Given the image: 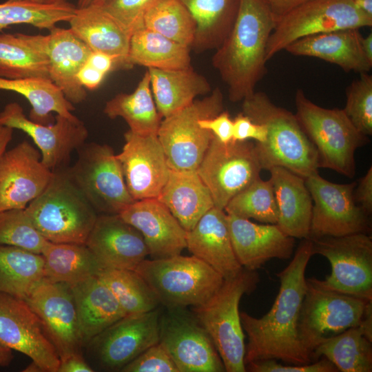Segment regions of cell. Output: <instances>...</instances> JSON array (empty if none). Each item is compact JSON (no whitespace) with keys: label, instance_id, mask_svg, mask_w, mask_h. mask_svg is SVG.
Wrapping results in <instances>:
<instances>
[{"label":"cell","instance_id":"1","mask_svg":"<svg viewBox=\"0 0 372 372\" xmlns=\"http://www.w3.org/2000/svg\"><path fill=\"white\" fill-rule=\"evenodd\" d=\"M312 256L311 240L303 239L289 264L276 274L280 285L269 312L260 318L240 312L241 324L248 337L245 365L269 359L294 364L313 362L298 335V321L307 289L305 271Z\"/></svg>","mask_w":372,"mask_h":372},{"label":"cell","instance_id":"2","mask_svg":"<svg viewBox=\"0 0 372 372\" xmlns=\"http://www.w3.org/2000/svg\"><path fill=\"white\" fill-rule=\"evenodd\" d=\"M275 25L265 0H239L234 25L211 59L231 102L251 96L265 76L266 48Z\"/></svg>","mask_w":372,"mask_h":372},{"label":"cell","instance_id":"3","mask_svg":"<svg viewBox=\"0 0 372 372\" xmlns=\"http://www.w3.org/2000/svg\"><path fill=\"white\" fill-rule=\"evenodd\" d=\"M242 112L267 127L265 142L255 143L262 169L282 167L304 178L318 172L317 150L295 114L274 104L263 92L244 99Z\"/></svg>","mask_w":372,"mask_h":372},{"label":"cell","instance_id":"4","mask_svg":"<svg viewBox=\"0 0 372 372\" xmlns=\"http://www.w3.org/2000/svg\"><path fill=\"white\" fill-rule=\"evenodd\" d=\"M24 209L36 229L53 243L85 244L99 216L68 167L52 172L46 187Z\"/></svg>","mask_w":372,"mask_h":372},{"label":"cell","instance_id":"5","mask_svg":"<svg viewBox=\"0 0 372 372\" xmlns=\"http://www.w3.org/2000/svg\"><path fill=\"white\" fill-rule=\"evenodd\" d=\"M256 271L242 269L235 277L224 280L220 289L205 302L192 307L193 314L205 329L227 372L246 371L245 334L239 303L259 282Z\"/></svg>","mask_w":372,"mask_h":372},{"label":"cell","instance_id":"6","mask_svg":"<svg viewBox=\"0 0 372 372\" xmlns=\"http://www.w3.org/2000/svg\"><path fill=\"white\" fill-rule=\"evenodd\" d=\"M295 103V115L317 150L319 167L353 178L355 152L367 143V136L354 127L343 109L319 106L302 90L296 91Z\"/></svg>","mask_w":372,"mask_h":372},{"label":"cell","instance_id":"7","mask_svg":"<svg viewBox=\"0 0 372 372\" xmlns=\"http://www.w3.org/2000/svg\"><path fill=\"white\" fill-rule=\"evenodd\" d=\"M134 271L166 309L200 305L208 300L224 281L220 274L193 255L145 259Z\"/></svg>","mask_w":372,"mask_h":372},{"label":"cell","instance_id":"8","mask_svg":"<svg viewBox=\"0 0 372 372\" xmlns=\"http://www.w3.org/2000/svg\"><path fill=\"white\" fill-rule=\"evenodd\" d=\"M371 313L372 300L329 289L316 278H308L298 321L300 342L311 357L322 339L360 325Z\"/></svg>","mask_w":372,"mask_h":372},{"label":"cell","instance_id":"9","mask_svg":"<svg viewBox=\"0 0 372 372\" xmlns=\"http://www.w3.org/2000/svg\"><path fill=\"white\" fill-rule=\"evenodd\" d=\"M222 111L223 94L216 87L203 99L163 118L157 136L170 169L196 170L214 137L198 121Z\"/></svg>","mask_w":372,"mask_h":372},{"label":"cell","instance_id":"10","mask_svg":"<svg viewBox=\"0 0 372 372\" xmlns=\"http://www.w3.org/2000/svg\"><path fill=\"white\" fill-rule=\"evenodd\" d=\"M371 25L372 18L361 12L352 0H309L276 21L268 40L266 60L308 36Z\"/></svg>","mask_w":372,"mask_h":372},{"label":"cell","instance_id":"11","mask_svg":"<svg viewBox=\"0 0 372 372\" xmlns=\"http://www.w3.org/2000/svg\"><path fill=\"white\" fill-rule=\"evenodd\" d=\"M77 152V159L68 171L98 214H119L134 201L110 146L85 143Z\"/></svg>","mask_w":372,"mask_h":372},{"label":"cell","instance_id":"12","mask_svg":"<svg viewBox=\"0 0 372 372\" xmlns=\"http://www.w3.org/2000/svg\"><path fill=\"white\" fill-rule=\"evenodd\" d=\"M261 170L254 143H224L214 137L196 171L209 189L214 207L224 210L234 196L260 177Z\"/></svg>","mask_w":372,"mask_h":372},{"label":"cell","instance_id":"13","mask_svg":"<svg viewBox=\"0 0 372 372\" xmlns=\"http://www.w3.org/2000/svg\"><path fill=\"white\" fill-rule=\"evenodd\" d=\"M312 254L325 257L331 273L320 283L345 294L372 300V238L369 234L309 238Z\"/></svg>","mask_w":372,"mask_h":372},{"label":"cell","instance_id":"14","mask_svg":"<svg viewBox=\"0 0 372 372\" xmlns=\"http://www.w3.org/2000/svg\"><path fill=\"white\" fill-rule=\"evenodd\" d=\"M158 308L128 314L92 338L87 348L93 366L107 371H121L147 349L159 342Z\"/></svg>","mask_w":372,"mask_h":372},{"label":"cell","instance_id":"15","mask_svg":"<svg viewBox=\"0 0 372 372\" xmlns=\"http://www.w3.org/2000/svg\"><path fill=\"white\" fill-rule=\"evenodd\" d=\"M186 308L167 309L159 318V343L179 372H223L225 369L210 336Z\"/></svg>","mask_w":372,"mask_h":372},{"label":"cell","instance_id":"16","mask_svg":"<svg viewBox=\"0 0 372 372\" xmlns=\"http://www.w3.org/2000/svg\"><path fill=\"white\" fill-rule=\"evenodd\" d=\"M304 179L313 202L309 238L369 233V216L354 198L355 183H333L318 172Z\"/></svg>","mask_w":372,"mask_h":372},{"label":"cell","instance_id":"17","mask_svg":"<svg viewBox=\"0 0 372 372\" xmlns=\"http://www.w3.org/2000/svg\"><path fill=\"white\" fill-rule=\"evenodd\" d=\"M0 125L21 130L30 136L42 163L52 172L68 167L72 153L85 143L88 136L85 124L77 117L56 114L54 123L41 124L27 118L16 102L7 104L0 112Z\"/></svg>","mask_w":372,"mask_h":372},{"label":"cell","instance_id":"18","mask_svg":"<svg viewBox=\"0 0 372 372\" xmlns=\"http://www.w3.org/2000/svg\"><path fill=\"white\" fill-rule=\"evenodd\" d=\"M0 346L29 357L42 372H57L60 358L25 300L0 292Z\"/></svg>","mask_w":372,"mask_h":372},{"label":"cell","instance_id":"19","mask_svg":"<svg viewBox=\"0 0 372 372\" xmlns=\"http://www.w3.org/2000/svg\"><path fill=\"white\" fill-rule=\"evenodd\" d=\"M25 300L40 319L59 358L81 353L84 342L69 285L45 280Z\"/></svg>","mask_w":372,"mask_h":372},{"label":"cell","instance_id":"20","mask_svg":"<svg viewBox=\"0 0 372 372\" xmlns=\"http://www.w3.org/2000/svg\"><path fill=\"white\" fill-rule=\"evenodd\" d=\"M122 151L116 154L128 192L134 200L157 198L169 172L157 135H141L130 130Z\"/></svg>","mask_w":372,"mask_h":372},{"label":"cell","instance_id":"21","mask_svg":"<svg viewBox=\"0 0 372 372\" xmlns=\"http://www.w3.org/2000/svg\"><path fill=\"white\" fill-rule=\"evenodd\" d=\"M52 172L25 140L0 158V211L25 209L46 187Z\"/></svg>","mask_w":372,"mask_h":372},{"label":"cell","instance_id":"22","mask_svg":"<svg viewBox=\"0 0 372 372\" xmlns=\"http://www.w3.org/2000/svg\"><path fill=\"white\" fill-rule=\"evenodd\" d=\"M29 40L46 58L50 79L72 104L87 97L77 74L92 52L68 28L54 27L47 35H29Z\"/></svg>","mask_w":372,"mask_h":372},{"label":"cell","instance_id":"23","mask_svg":"<svg viewBox=\"0 0 372 372\" xmlns=\"http://www.w3.org/2000/svg\"><path fill=\"white\" fill-rule=\"evenodd\" d=\"M85 245L102 267L134 270L149 256L141 232L119 214H100Z\"/></svg>","mask_w":372,"mask_h":372},{"label":"cell","instance_id":"24","mask_svg":"<svg viewBox=\"0 0 372 372\" xmlns=\"http://www.w3.org/2000/svg\"><path fill=\"white\" fill-rule=\"evenodd\" d=\"M119 215L141 232L151 259L178 255L186 248L187 231L157 198L134 200Z\"/></svg>","mask_w":372,"mask_h":372},{"label":"cell","instance_id":"25","mask_svg":"<svg viewBox=\"0 0 372 372\" xmlns=\"http://www.w3.org/2000/svg\"><path fill=\"white\" fill-rule=\"evenodd\" d=\"M227 216L233 249L244 269L256 271L271 259L292 256L295 239L277 224L260 225L234 215Z\"/></svg>","mask_w":372,"mask_h":372},{"label":"cell","instance_id":"26","mask_svg":"<svg viewBox=\"0 0 372 372\" xmlns=\"http://www.w3.org/2000/svg\"><path fill=\"white\" fill-rule=\"evenodd\" d=\"M186 244L193 256L212 267L224 280L235 277L243 269L234 251L223 209L214 207L207 211L187 231Z\"/></svg>","mask_w":372,"mask_h":372},{"label":"cell","instance_id":"27","mask_svg":"<svg viewBox=\"0 0 372 372\" xmlns=\"http://www.w3.org/2000/svg\"><path fill=\"white\" fill-rule=\"evenodd\" d=\"M362 37L360 29L338 30L300 39L285 50L294 56L322 59L347 72H368L372 64L362 50Z\"/></svg>","mask_w":372,"mask_h":372},{"label":"cell","instance_id":"28","mask_svg":"<svg viewBox=\"0 0 372 372\" xmlns=\"http://www.w3.org/2000/svg\"><path fill=\"white\" fill-rule=\"evenodd\" d=\"M70 29L92 51L112 56L116 68H127L131 34L99 6L76 7Z\"/></svg>","mask_w":372,"mask_h":372},{"label":"cell","instance_id":"29","mask_svg":"<svg viewBox=\"0 0 372 372\" xmlns=\"http://www.w3.org/2000/svg\"><path fill=\"white\" fill-rule=\"evenodd\" d=\"M268 171L278 210L276 224L289 236L309 238L313 202L305 179L282 167Z\"/></svg>","mask_w":372,"mask_h":372},{"label":"cell","instance_id":"30","mask_svg":"<svg viewBox=\"0 0 372 372\" xmlns=\"http://www.w3.org/2000/svg\"><path fill=\"white\" fill-rule=\"evenodd\" d=\"M157 198L187 231L214 207L209 189L196 170L169 169L167 179Z\"/></svg>","mask_w":372,"mask_h":372},{"label":"cell","instance_id":"31","mask_svg":"<svg viewBox=\"0 0 372 372\" xmlns=\"http://www.w3.org/2000/svg\"><path fill=\"white\" fill-rule=\"evenodd\" d=\"M313 361L324 358L338 371H372V313L358 326L322 339L313 349Z\"/></svg>","mask_w":372,"mask_h":372},{"label":"cell","instance_id":"32","mask_svg":"<svg viewBox=\"0 0 372 372\" xmlns=\"http://www.w3.org/2000/svg\"><path fill=\"white\" fill-rule=\"evenodd\" d=\"M157 110L164 118L211 92L208 80L191 66L177 70L147 68Z\"/></svg>","mask_w":372,"mask_h":372},{"label":"cell","instance_id":"33","mask_svg":"<svg viewBox=\"0 0 372 372\" xmlns=\"http://www.w3.org/2000/svg\"><path fill=\"white\" fill-rule=\"evenodd\" d=\"M85 345L126 314L108 289L94 276L70 287Z\"/></svg>","mask_w":372,"mask_h":372},{"label":"cell","instance_id":"34","mask_svg":"<svg viewBox=\"0 0 372 372\" xmlns=\"http://www.w3.org/2000/svg\"><path fill=\"white\" fill-rule=\"evenodd\" d=\"M190 48L145 27L130 37L127 68L138 65L147 68L177 70L191 66Z\"/></svg>","mask_w":372,"mask_h":372},{"label":"cell","instance_id":"35","mask_svg":"<svg viewBox=\"0 0 372 372\" xmlns=\"http://www.w3.org/2000/svg\"><path fill=\"white\" fill-rule=\"evenodd\" d=\"M193 16L196 32L191 49L196 53L216 50L235 21L239 0H180Z\"/></svg>","mask_w":372,"mask_h":372},{"label":"cell","instance_id":"36","mask_svg":"<svg viewBox=\"0 0 372 372\" xmlns=\"http://www.w3.org/2000/svg\"><path fill=\"white\" fill-rule=\"evenodd\" d=\"M45 280L70 287L97 276L102 267L85 244L53 243L44 247Z\"/></svg>","mask_w":372,"mask_h":372},{"label":"cell","instance_id":"37","mask_svg":"<svg viewBox=\"0 0 372 372\" xmlns=\"http://www.w3.org/2000/svg\"><path fill=\"white\" fill-rule=\"evenodd\" d=\"M103 112L111 119L122 118L136 134L157 135L163 118L154 100L148 70L133 92L114 96L106 102Z\"/></svg>","mask_w":372,"mask_h":372},{"label":"cell","instance_id":"38","mask_svg":"<svg viewBox=\"0 0 372 372\" xmlns=\"http://www.w3.org/2000/svg\"><path fill=\"white\" fill-rule=\"evenodd\" d=\"M45 277L41 254L0 245V292L25 300Z\"/></svg>","mask_w":372,"mask_h":372},{"label":"cell","instance_id":"39","mask_svg":"<svg viewBox=\"0 0 372 372\" xmlns=\"http://www.w3.org/2000/svg\"><path fill=\"white\" fill-rule=\"evenodd\" d=\"M0 90L14 92L25 97L32 107L29 118L34 122L47 125L52 112L69 118L76 117L72 113L73 104L50 79L0 77Z\"/></svg>","mask_w":372,"mask_h":372},{"label":"cell","instance_id":"40","mask_svg":"<svg viewBox=\"0 0 372 372\" xmlns=\"http://www.w3.org/2000/svg\"><path fill=\"white\" fill-rule=\"evenodd\" d=\"M0 77L50 79L46 58L28 34H0Z\"/></svg>","mask_w":372,"mask_h":372},{"label":"cell","instance_id":"41","mask_svg":"<svg viewBox=\"0 0 372 372\" xmlns=\"http://www.w3.org/2000/svg\"><path fill=\"white\" fill-rule=\"evenodd\" d=\"M97 276L126 315L148 312L161 305L154 291L134 270L104 268Z\"/></svg>","mask_w":372,"mask_h":372},{"label":"cell","instance_id":"42","mask_svg":"<svg viewBox=\"0 0 372 372\" xmlns=\"http://www.w3.org/2000/svg\"><path fill=\"white\" fill-rule=\"evenodd\" d=\"M143 27L190 49L194 43L196 21L180 0H159L145 13Z\"/></svg>","mask_w":372,"mask_h":372},{"label":"cell","instance_id":"43","mask_svg":"<svg viewBox=\"0 0 372 372\" xmlns=\"http://www.w3.org/2000/svg\"><path fill=\"white\" fill-rule=\"evenodd\" d=\"M76 7L69 2L42 5L25 1L0 3V31L11 25L28 24L51 30L61 21H69Z\"/></svg>","mask_w":372,"mask_h":372},{"label":"cell","instance_id":"44","mask_svg":"<svg viewBox=\"0 0 372 372\" xmlns=\"http://www.w3.org/2000/svg\"><path fill=\"white\" fill-rule=\"evenodd\" d=\"M224 211L242 218L276 224L278 210L271 180H264L259 177L234 196Z\"/></svg>","mask_w":372,"mask_h":372},{"label":"cell","instance_id":"45","mask_svg":"<svg viewBox=\"0 0 372 372\" xmlns=\"http://www.w3.org/2000/svg\"><path fill=\"white\" fill-rule=\"evenodd\" d=\"M48 241L36 229L24 209L0 211V245L41 254Z\"/></svg>","mask_w":372,"mask_h":372},{"label":"cell","instance_id":"46","mask_svg":"<svg viewBox=\"0 0 372 372\" xmlns=\"http://www.w3.org/2000/svg\"><path fill=\"white\" fill-rule=\"evenodd\" d=\"M360 74L347 89L343 110L354 127L368 136L372 134V76Z\"/></svg>","mask_w":372,"mask_h":372},{"label":"cell","instance_id":"47","mask_svg":"<svg viewBox=\"0 0 372 372\" xmlns=\"http://www.w3.org/2000/svg\"><path fill=\"white\" fill-rule=\"evenodd\" d=\"M159 0H105L99 6L131 35L143 27L147 11Z\"/></svg>","mask_w":372,"mask_h":372},{"label":"cell","instance_id":"48","mask_svg":"<svg viewBox=\"0 0 372 372\" xmlns=\"http://www.w3.org/2000/svg\"><path fill=\"white\" fill-rule=\"evenodd\" d=\"M121 371L179 372L169 355L159 342L147 349Z\"/></svg>","mask_w":372,"mask_h":372},{"label":"cell","instance_id":"49","mask_svg":"<svg viewBox=\"0 0 372 372\" xmlns=\"http://www.w3.org/2000/svg\"><path fill=\"white\" fill-rule=\"evenodd\" d=\"M246 371L252 372H335L338 371L335 365L327 358H322L315 362L304 364H282L274 359L263 360L248 363Z\"/></svg>","mask_w":372,"mask_h":372},{"label":"cell","instance_id":"50","mask_svg":"<svg viewBox=\"0 0 372 372\" xmlns=\"http://www.w3.org/2000/svg\"><path fill=\"white\" fill-rule=\"evenodd\" d=\"M267 130L265 125L253 121L242 112L233 119L234 141H243L253 139L257 143L267 140Z\"/></svg>","mask_w":372,"mask_h":372},{"label":"cell","instance_id":"51","mask_svg":"<svg viewBox=\"0 0 372 372\" xmlns=\"http://www.w3.org/2000/svg\"><path fill=\"white\" fill-rule=\"evenodd\" d=\"M201 127L209 130L214 137L226 143L233 138V120L227 111H222L215 116L199 120Z\"/></svg>","mask_w":372,"mask_h":372},{"label":"cell","instance_id":"52","mask_svg":"<svg viewBox=\"0 0 372 372\" xmlns=\"http://www.w3.org/2000/svg\"><path fill=\"white\" fill-rule=\"evenodd\" d=\"M353 192L357 204L369 216L372 212V167L362 177Z\"/></svg>","mask_w":372,"mask_h":372},{"label":"cell","instance_id":"53","mask_svg":"<svg viewBox=\"0 0 372 372\" xmlns=\"http://www.w3.org/2000/svg\"><path fill=\"white\" fill-rule=\"evenodd\" d=\"M94 370L83 358L81 353L70 354L60 358L57 372H93Z\"/></svg>","mask_w":372,"mask_h":372},{"label":"cell","instance_id":"54","mask_svg":"<svg viewBox=\"0 0 372 372\" xmlns=\"http://www.w3.org/2000/svg\"><path fill=\"white\" fill-rule=\"evenodd\" d=\"M105 76L103 72L85 63L79 72L77 79L85 89L94 90L101 85Z\"/></svg>","mask_w":372,"mask_h":372},{"label":"cell","instance_id":"55","mask_svg":"<svg viewBox=\"0 0 372 372\" xmlns=\"http://www.w3.org/2000/svg\"><path fill=\"white\" fill-rule=\"evenodd\" d=\"M86 63L106 75L112 70L116 69L115 59L112 56L101 52L92 51Z\"/></svg>","mask_w":372,"mask_h":372},{"label":"cell","instance_id":"56","mask_svg":"<svg viewBox=\"0 0 372 372\" xmlns=\"http://www.w3.org/2000/svg\"><path fill=\"white\" fill-rule=\"evenodd\" d=\"M276 21L286 13L309 0H265Z\"/></svg>","mask_w":372,"mask_h":372},{"label":"cell","instance_id":"57","mask_svg":"<svg viewBox=\"0 0 372 372\" xmlns=\"http://www.w3.org/2000/svg\"><path fill=\"white\" fill-rule=\"evenodd\" d=\"M13 130L11 127L0 125V158L12 140Z\"/></svg>","mask_w":372,"mask_h":372},{"label":"cell","instance_id":"58","mask_svg":"<svg viewBox=\"0 0 372 372\" xmlns=\"http://www.w3.org/2000/svg\"><path fill=\"white\" fill-rule=\"evenodd\" d=\"M362 50L369 61L372 64V33L371 32L365 37H362L361 40Z\"/></svg>","mask_w":372,"mask_h":372},{"label":"cell","instance_id":"59","mask_svg":"<svg viewBox=\"0 0 372 372\" xmlns=\"http://www.w3.org/2000/svg\"><path fill=\"white\" fill-rule=\"evenodd\" d=\"M352 1L361 12L372 18V0H352Z\"/></svg>","mask_w":372,"mask_h":372},{"label":"cell","instance_id":"60","mask_svg":"<svg viewBox=\"0 0 372 372\" xmlns=\"http://www.w3.org/2000/svg\"><path fill=\"white\" fill-rule=\"evenodd\" d=\"M13 358L12 350L0 346V366L8 365Z\"/></svg>","mask_w":372,"mask_h":372},{"label":"cell","instance_id":"61","mask_svg":"<svg viewBox=\"0 0 372 372\" xmlns=\"http://www.w3.org/2000/svg\"><path fill=\"white\" fill-rule=\"evenodd\" d=\"M11 1H25L42 5H55L67 2V0H9Z\"/></svg>","mask_w":372,"mask_h":372},{"label":"cell","instance_id":"62","mask_svg":"<svg viewBox=\"0 0 372 372\" xmlns=\"http://www.w3.org/2000/svg\"><path fill=\"white\" fill-rule=\"evenodd\" d=\"M105 0H78L77 8H82L91 6H101Z\"/></svg>","mask_w":372,"mask_h":372},{"label":"cell","instance_id":"63","mask_svg":"<svg viewBox=\"0 0 372 372\" xmlns=\"http://www.w3.org/2000/svg\"><path fill=\"white\" fill-rule=\"evenodd\" d=\"M23 371L25 372H42L41 368L34 362L32 361Z\"/></svg>","mask_w":372,"mask_h":372}]
</instances>
